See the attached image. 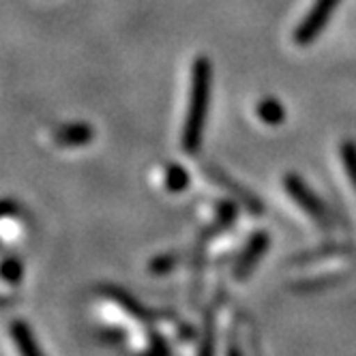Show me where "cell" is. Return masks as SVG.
Returning a JSON list of instances; mask_svg holds the SVG:
<instances>
[{
    "label": "cell",
    "mask_w": 356,
    "mask_h": 356,
    "mask_svg": "<svg viewBox=\"0 0 356 356\" xmlns=\"http://www.w3.org/2000/svg\"><path fill=\"white\" fill-rule=\"evenodd\" d=\"M90 318L101 339L118 346L127 356L168 354L157 316L150 318L129 294L99 288L90 298Z\"/></svg>",
    "instance_id": "1"
},
{
    "label": "cell",
    "mask_w": 356,
    "mask_h": 356,
    "mask_svg": "<svg viewBox=\"0 0 356 356\" xmlns=\"http://www.w3.org/2000/svg\"><path fill=\"white\" fill-rule=\"evenodd\" d=\"M352 251L328 243L322 251L305 253L302 258L294 260L288 268V284L294 290H320L333 284H339L354 270Z\"/></svg>",
    "instance_id": "2"
},
{
    "label": "cell",
    "mask_w": 356,
    "mask_h": 356,
    "mask_svg": "<svg viewBox=\"0 0 356 356\" xmlns=\"http://www.w3.org/2000/svg\"><path fill=\"white\" fill-rule=\"evenodd\" d=\"M209 99H211V63L207 58H197L193 65L189 112L183 127L185 152H195L200 148L202 129H204V120L209 114Z\"/></svg>",
    "instance_id": "3"
},
{
    "label": "cell",
    "mask_w": 356,
    "mask_h": 356,
    "mask_svg": "<svg viewBox=\"0 0 356 356\" xmlns=\"http://www.w3.org/2000/svg\"><path fill=\"white\" fill-rule=\"evenodd\" d=\"M215 335L211 356H260L232 305H223V309L215 316Z\"/></svg>",
    "instance_id": "4"
},
{
    "label": "cell",
    "mask_w": 356,
    "mask_h": 356,
    "mask_svg": "<svg viewBox=\"0 0 356 356\" xmlns=\"http://www.w3.org/2000/svg\"><path fill=\"white\" fill-rule=\"evenodd\" d=\"M286 191L296 202V207L302 211V215L309 217V221L316 225V230L326 241H333V236H335V221H333V217L328 215V211L324 209L320 197L312 189H307V185H305L296 174H288L286 176Z\"/></svg>",
    "instance_id": "5"
},
{
    "label": "cell",
    "mask_w": 356,
    "mask_h": 356,
    "mask_svg": "<svg viewBox=\"0 0 356 356\" xmlns=\"http://www.w3.org/2000/svg\"><path fill=\"white\" fill-rule=\"evenodd\" d=\"M5 341L9 346L11 356H45L33 328L24 320H11L5 330Z\"/></svg>",
    "instance_id": "6"
},
{
    "label": "cell",
    "mask_w": 356,
    "mask_h": 356,
    "mask_svg": "<svg viewBox=\"0 0 356 356\" xmlns=\"http://www.w3.org/2000/svg\"><path fill=\"white\" fill-rule=\"evenodd\" d=\"M268 249V234L264 232H258V234H253L243 251L238 253V258L232 266V277H234V282H245V279L253 273V268H256L264 256V251Z\"/></svg>",
    "instance_id": "7"
},
{
    "label": "cell",
    "mask_w": 356,
    "mask_h": 356,
    "mask_svg": "<svg viewBox=\"0 0 356 356\" xmlns=\"http://www.w3.org/2000/svg\"><path fill=\"white\" fill-rule=\"evenodd\" d=\"M339 0H316L314 9L305 15L302 24L296 31V41L300 45H307L316 39V35L324 29V24L328 22V17L333 15L335 7H337Z\"/></svg>",
    "instance_id": "8"
},
{
    "label": "cell",
    "mask_w": 356,
    "mask_h": 356,
    "mask_svg": "<svg viewBox=\"0 0 356 356\" xmlns=\"http://www.w3.org/2000/svg\"><path fill=\"white\" fill-rule=\"evenodd\" d=\"M22 282H24L22 260L7 256L5 262H3V296H5V300H9L19 290Z\"/></svg>",
    "instance_id": "9"
},
{
    "label": "cell",
    "mask_w": 356,
    "mask_h": 356,
    "mask_svg": "<svg viewBox=\"0 0 356 356\" xmlns=\"http://www.w3.org/2000/svg\"><path fill=\"white\" fill-rule=\"evenodd\" d=\"M90 138V129L88 127H84V124H75V127H67V129H63L60 134H58V142L60 144H69V146H73V144H84L86 140Z\"/></svg>",
    "instance_id": "10"
},
{
    "label": "cell",
    "mask_w": 356,
    "mask_h": 356,
    "mask_svg": "<svg viewBox=\"0 0 356 356\" xmlns=\"http://www.w3.org/2000/svg\"><path fill=\"white\" fill-rule=\"evenodd\" d=\"M189 185V176L181 165H170L165 172V187L170 191H183Z\"/></svg>",
    "instance_id": "11"
},
{
    "label": "cell",
    "mask_w": 356,
    "mask_h": 356,
    "mask_svg": "<svg viewBox=\"0 0 356 356\" xmlns=\"http://www.w3.org/2000/svg\"><path fill=\"white\" fill-rule=\"evenodd\" d=\"M258 112H260V118H262V120H266L268 124H277L279 120L284 118V110H282V106H279L275 99H266V101H262Z\"/></svg>",
    "instance_id": "12"
}]
</instances>
